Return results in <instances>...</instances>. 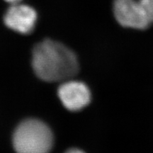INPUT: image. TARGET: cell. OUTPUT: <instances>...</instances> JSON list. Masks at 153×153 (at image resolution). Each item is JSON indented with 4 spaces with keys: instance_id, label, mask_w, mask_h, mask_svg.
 <instances>
[{
    "instance_id": "obj_1",
    "label": "cell",
    "mask_w": 153,
    "mask_h": 153,
    "mask_svg": "<svg viewBox=\"0 0 153 153\" xmlns=\"http://www.w3.org/2000/svg\"><path fill=\"white\" fill-rule=\"evenodd\" d=\"M32 65L38 77L51 82L70 79L79 70L75 54L62 43L52 40H45L34 47Z\"/></svg>"
},
{
    "instance_id": "obj_2",
    "label": "cell",
    "mask_w": 153,
    "mask_h": 153,
    "mask_svg": "<svg viewBox=\"0 0 153 153\" xmlns=\"http://www.w3.org/2000/svg\"><path fill=\"white\" fill-rule=\"evenodd\" d=\"M53 143V133L48 126L36 119L24 120L13 136V145L17 153H48Z\"/></svg>"
},
{
    "instance_id": "obj_3",
    "label": "cell",
    "mask_w": 153,
    "mask_h": 153,
    "mask_svg": "<svg viewBox=\"0 0 153 153\" xmlns=\"http://www.w3.org/2000/svg\"><path fill=\"white\" fill-rule=\"evenodd\" d=\"M114 13L117 22L124 27L143 30L150 24L138 0H115Z\"/></svg>"
},
{
    "instance_id": "obj_4",
    "label": "cell",
    "mask_w": 153,
    "mask_h": 153,
    "mask_svg": "<svg viewBox=\"0 0 153 153\" xmlns=\"http://www.w3.org/2000/svg\"><path fill=\"white\" fill-rule=\"evenodd\" d=\"M37 20V14L28 5L12 4L7 9L4 21L6 26L21 33L27 34L33 30Z\"/></svg>"
},
{
    "instance_id": "obj_5",
    "label": "cell",
    "mask_w": 153,
    "mask_h": 153,
    "mask_svg": "<svg viewBox=\"0 0 153 153\" xmlns=\"http://www.w3.org/2000/svg\"><path fill=\"white\" fill-rule=\"evenodd\" d=\"M58 96L64 106L70 111L82 109L91 99L90 91L86 85L76 81L63 83L58 89Z\"/></svg>"
},
{
    "instance_id": "obj_6",
    "label": "cell",
    "mask_w": 153,
    "mask_h": 153,
    "mask_svg": "<svg viewBox=\"0 0 153 153\" xmlns=\"http://www.w3.org/2000/svg\"><path fill=\"white\" fill-rule=\"evenodd\" d=\"M145 16L150 24L153 23V0H138Z\"/></svg>"
},
{
    "instance_id": "obj_7",
    "label": "cell",
    "mask_w": 153,
    "mask_h": 153,
    "mask_svg": "<svg viewBox=\"0 0 153 153\" xmlns=\"http://www.w3.org/2000/svg\"><path fill=\"white\" fill-rule=\"evenodd\" d=\"M66 153H84V152H82L81 150H77V149H72V150H68Z\"/></svg>"
},
{
    "instance_id": "obj_8",
    "label": "cell",
    "mask_w": 153,
    "mask_h": 153,
    "mask_svg": "<svg viewBox=\"0 0 153 153\" xmlns=\"http://www.w3.org/2000/svg\"><path fill=\"white\" fill-rule=\"evenodd\" d=\"M4 1H7V2L10 3L12 4H16V3H19L22 0H4Z\"/></svg>"
}]
</instances>
